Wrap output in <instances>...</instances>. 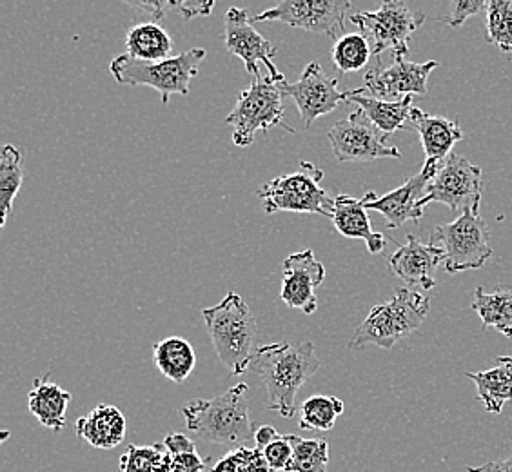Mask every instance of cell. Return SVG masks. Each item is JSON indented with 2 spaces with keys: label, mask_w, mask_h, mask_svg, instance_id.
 <instances>
[{
  "label": "cell",
  "mask_w": 512,
  "mask_h": 472,
  "mask_svg": "<svg viewBox=\"0 0 512 472\" xmlns=\"http://www.w3.org/2000/svg\"><path fill=\"white\" fill-rule=\"evenodd\" d=\"M211 472H238V456L235 451L227 453L222 460H218L213 467Z\"/></svg>",
  "instance_id": "41"
},
{
  "label": "cell",
  "mask_w": 512,
  "mask_h": 472,
  "mask_svg": "<svg viewBox=\"0 0 512 472\" xmlns=\"http://www.w3.org/2000/svg\"><path fill=\"white\" fill-rule=\"evenodd\" d=\"M483 193V173L467 158L453 153L438 168L431 184L427 187L425 202H440L454 213H480Z\"/></svg>",
  "instance_id": "10"
},
{
  "label": "cell",
  "mask_w": 512,
  "mask_h": 472,
  "mask_svg": "<svg viewBox=\"0 0 512 472\" xmlns=\"http://www.w3.org/2000/svg\"><path fill=\"white\" fill-rule=\"evenodd\" d=\"M282 302L298 309L304 315H313L318 309L316 287L325 280V267L315 256L313 249L287 256L282 262Z\"/></svg>",
  "instance_id": "17"
},
{
  "label": "cell",
  "mask_w": 512,
  "mask_h": 472,
  "mask_svg": "<svg viewBox=\"0 0 512 472\" xmlns=\"http://www.w3.org/2000/svg\"><path fill=\"white\" fill-rule=\"evenodd\" d=\"M444 262L442 249L431 244L425 246L414 235L407 236V244L389 256V267L394 275L402 278L407 286L422 287L424 291L436 287L434 273Z\"/></svg>",
  "instance_id": "18"
},
{
  "label": "cell",
  "mask_w": 512,
  "mask_h": 472,
  "mask_svg": "<svg viewBox=\"0 0 512 472\" xmlns=\"http://www.w3.org/2000/svg\"><path fill=\"white\" fill-rule=\"evenodd\" d=\"M469 472H512V454L500 462H489L478 467H469Z\"/></svg>",
  "instance_id": "39"
},
{
  "label": "cell",
  "mask_w": 512,
  "mask_h": 472,
  "mask_svg": "<svg viewBox=\"0 0 512 472\" xmlns=\"http://www.w3.org/2000/svg\"><path fill=\"white\" fill-rule=\"evenodd\" d=\"M177 8L182 11L184 19H193V17L209 15L215 8V2H186V4H177Z\"/></svg>",
  "instance_id": "38"
},
{
  "label": "cell",
  "mask_w": 512,
  "mask_h": 472,
  "mask_svg": "<svg viewBox=\"0 0 512 472\" xmlns=\"http://www.w3.org/2000/svg\"><path fill=\"white\" fill-rule=\"evenodd\" d=\"M46 378L48 376L35 378L28 394V409L42 427L60 433L66 427V411L71 402V393Z\"/></svg>",
  "instance_id": "23"
},
{
  "label": "cell",
  "mask_w": 512,
  "mask_h": 472,
  "mask_svg": "<svg viewBox=\"0 0 512 472\" xmlns=\"http://www.w3.org/2000/svg\"><path fill=\"white\" fill-rule=\"evenodd\" d=\"M327 138L338 162H373L380 158H400L402 153L387 142V135L375 128L358 109L336 122Z\"/></svg>",
  "instance_id": "12"
},
{
  "label": "cell",
  "mask_w": 512,
  "mask_h": 472,
  "mask_svg": "<svg viewBox=\"0 0 512 472\" xmlns=\"http://www.w3.org/2000/svg\"><path fill=\"white\" fill-rule=\"evenodd\" d=\"M120 472H171V456L164 443L129 445L120 456Z\"/></svg>",
  "instance_id": "31"
},
{
  "label": "cell",
  "mask_w": 512,
  "mask_h": 472,
  "mask_svg": "<svg viewBox=\"0 0 512 472\" xmlns=\"http://www.w3.org/2000/svg\"><path fill=\"white\" fill-rule=\"evenodd\" d=\"M373 57L371 42L362 33H349L340 39H336L331 59L335 68L340 73H355L367 66L369 59Z\"/></svg>",
  "instance_id": "30"
},
{
  "label": "cell",
  "mask_w": 512,
  "mask_h": 472,
  "mask_svg": "<svg viewBox=\"0 0 512 472\" xmlns=\"http://www.w3.org/2000/svg\"><path fill=\"white\" fill-rule=\"evenodd\" d=\"M280 434L276 433L275 427L271 425H262V427H256L255 431V442L258 449L266 447L267 443L273 442L275 438H278Z\"/></svg>",
  "instance_id": "40"
},
{
  "label": "cell",
  "mask_w": 512,
  "mask_h": 472,
  "mask_svg": "<svg viewBox=\"0 0 512 472\" xmlns=\"http://www.w3.org/2000/svg\"><path fill=\"white\" fill-rule=\"evenodd\" d=\"M128 431L126 416L115 405L100 404L77 420V436L95 449L109 451L124 442Z\"/></svg>",
  "instance_id": "20"
},
{
  "label": "cell",
  "mask_w": 512,
  "mask_h": 472,
  "mask_svg": "<svg viewBox=\"0 0 512 472\" xmlns=\"http://www.w3.org/2000/svg\"><path fill=\"white\" fill-rule=\"evenodd\" d=\"M429 244L444 251L447 273L480 269L493 256L489 227L480 213L473 211L463 213L451 224L434 227Z\"/></svg>",
  "instance_id": "8"
},
{
  "label": "cell",
  "mask_w": 512,
  "mask_h": 472,
  "mask_svg": "<svg viewBox=\"0 0 512 472\" xmlns=\"http://www.w3.org/2000/svg\"><path fill=\"white\" fill-rule=\"evenodd\" d=\"M473 309L482 318L483 327H496L503 336L512 338V291L502 289L485 293L483 287L474 289Z\"/></svg>",
  "instance_id": "27"
},
{
  "label": "cell",
  "mask_w": 512,
  "mask_h": 472,
  "mask_svg": "<svg viewBox=\"0 0 512 472\" xmlns=\"http://www.w3.org/2000/svg\"><path fill=\"white\" fill-rule=\"evenodd\" d=\"M247 384H237L213 400H193L180 407L189 431L204 442L238 445L255 440L256 427L249 416Z\"/></svg>",
  "instance_id": "2"
},
{
  "label": "cell",
  "mask_w": 512,
  "mask_h": 472,
  "mask_svg": "<svg viewBox=\"0 0 512 472\" xmlns=\"http://www.w3.org/2000/svg\"><path fill=\"white\" fill-rule=\"evenodd\" d=\"M438 168L440 166L436 164H424L418 175L409 178L405 184L396 187L384 197L378 198L373 191H369L362 198L365 209L384 215L385 226L389 229H398L407 222H420V218L424 217L425 207L429 206L425 202L427 187L438 173Z\"/></svg>",
  "instance_id": "14"
},
{
  "label": "cell",
  "mask_w": 512,
  "mask_h": 472,
  "mask_svg": "<svg viewBox=\"0 0 512 472\" xmlns=\"http://www.w3.org/2000/svg\"><path fill=\"white\" fill-rule=\"evenodd\" d=\"M476 384L478 400L487 413H502L503 405L512 402V356L496 358V365L482 373H467Z\"/></svg>",
  "instance_id": "24"
},
{
  "label": "cell",
  "mask_w": 512,
  "mask_h": 472,
  "mask_svg": "<svg viewBox=\"0 0 512 472\" xmlns=\"http://www.w3.org/2000/svg\"><path fill=\"white\" fill-rule=\"evenodd\" d=\"M344 409V402L336 396H311L300 405V427L306 431H331Z\"/></svg>",
  "instance_id": "29"
},
{
  "label": "cell",
  "mask_w": 512,
  "mask_h": 472,
  "mask_svg": "<svg viewBox=\"0 0 512 472\" xmlns=\"http://www.w3.org/2000/svg\"><path fill=\"white\" fill-rule=\"evenodd\" d=\"M351 22L371 42L373 57L380 59L384 51H391L394 59H405L411 35L424 24L425 15L400 0H387L376 11L351 15Z\"/></svg>",
  "instance_id": "9"
},
{
  "label": "cell",
  "mask_w": 512,
  "mask_h": 472,
  "mask_svg": "<svg viewBox=\"0 0 512 472\" xmlns=\"http://www.w3.org/2000/svg\"><path fill=\"white\" fill-rule=\"evenodd\" d=\"M238 472H273L258 447H237Z\"/></svg>",
  "instance_id": "37"
},
{
  "label": "cell",
  "mask_w": 512,
  "mask_h": 472,
  "mask_svg": "<svg viewBox=\"0 0 512 472\" xmlns=\"http://www.w3.org/2000/svg\"><path fill=\"white\" fill-rule=\"evenodd\" d=\"M434 68H438L436 60L418 64L405 59H394L391 66L384 68L378 59L375 66L367 69L365 73L364 89L371 97L391 102L413 95H425L427 80Z\"/></svg>",
  "instance_id": "16"
},
{
  "label": "cell",
  "mask_w": 512,
  "mask_h": 472,
  "mask_svg": "<svg viewBox=\"0 0 512 472\" xmlns=\"http://www.w3.org/2000/svg\"><path fill=\"white\" fill-rule=\"evenodd\" d=\"M282 91L295 100L306 128H311L315 120L333 113L347 102V93L338 89V80L327 77L318 62L307 64L302 77L295 84L284 80Z\"/></svg>",
  "instance_id": "15"
},
{
  "label": "cell",
  "mask_w": 512,
  "mask_h": 472,
  "mask_svg": "<svg viewBox=\"0 0 512 472\" xmlns=\"http://www.w3.org/2000/svg\"><path fill=\"white\" fill-rule=\"evenodd\" d=\"M407 128L418 131L424 146L425 164L442 166L453 155V148L462 140L460 124L451 118L429 115L422 109L413 108Z\"/></svg>",
  "instance_id": "19"
},
{
  "label": "cell",
  "mask_w": 512,
  "mask_h": 472,
  "mask_svg": "<svg viewBox=\"0 0 512 472\" xmlns=\"http://www.w3.org/2000/svg\"><path fill=\"white\" fill-rule=\"evenodd\" d=\"M313 342L258 347L249 369L266 385L269 409L295 418L296 394L320 369Z\"/></svg>",
  "instance_id": "1"
},
{
  "label": "cell",
  "mask_w": 512,
  "mask_h": 472,
  "mask_svg": "<svg viewBox=\"0 0 512 472\" xmlns=\"http://www.w3.org/2000/svg\"><path fill=\"white\" fill-rule=\"evenodd\" d=\"M260 451L264 453V458H266V462L269 463L273 472H286L289 463L293 460V447L289 443L287 434H284V436L280 434L278 438H275L271 443H267L266 447H262Z\"/></svg>",
  "instance_id": "35"
},
{
  "label": "cell",
  "mask_w": 512,
  "mask_h": 472,
  "mask_svg": "<svg viewBox=\"0 0 512 472\" xmlns=\"http://www.w3.org/2000/svg\"><path fill=\"white\" fill-rule=\"evenodd\" d=\"M347 102L356 104L358 109L369 118V122L380 129L384 135H391L398 129L407 128V122L413 111V97L402 100H382L371 97L364 88L345 91Z\"/></svg>",
  "instance_id": "22"
},
{
  "label": "cell",
  "mask_w": 512,
  "mask_h": 472,
  "mask_svg": "<svg viewBox=\"0 0 512 472\" xmlns=\"http://www.w3.org/2000/svg\"><path fill=\"white\" fill-rule=\"evenodd\" d=\"M487 8H489V2H483V0H454L451 2V11L442 17V22L456 30L465 20L471 19L474 15H480L483 11H487Z\"/></svg>",
  "instance_id": "36"
},
{
  "label": "cell",
  "mask_w": 512,
  "mask_h": 472,
  "mask_svg": "<svg viewBox=\"0 0 512 472\" xmlns=\"http://www.w3.org/2000/svg\"><path fill=\"white\" fill-rule=\"evenodd\" d=\"M431 300L409 287L396 289L393 298L385 304H378L369 311L355 335L349 342L353 351L367 345H378L382 349H393L405 336L414 333L425 316L429 315Z\"/></svg>",
  "instance_id": "4"
},
{
  "label": "cell",
  "mask_w": 512,
  "mask_h": 472,
  "mask_svg": "<svg viewBox=\"0 0 512 472\" xmlns=\"http://www.w3.org/2000/svg\"><path fill=\"white\" fill-rule=\"evenodd\" d=\"M126 48L133 59L157 62L171 57L173 40L158 22H140L129 28Z\"/></svg>",
  "instance_id": "26"
},
{
  "label": "cell",
  "mask_w": 512,
  "mask_h": 472,
  "mask_svg": "<svg viewBox=\"0 0 512 472\" xmlns=\"http://www.w3.org/2000/svg\"><path fill=\"white\" fill-rule=\"evenodd\" d=\"M331 220L335 224L336 231L345 238L365 240L371 255H378L384 251V235L373 231L362 198L358 200L349 195H338L335 198V209H333Z\"/></svg>",
  "instance_id": "21"
},
{
  "label": "cell",
  "mask_w": 512,
  "mask_h": 472,
  "mask_svg": "<svg viewBox=\"0 0 512 472\" xmlns=\"http://www.w3.org/2000/svg\"><path fill=\"white\" fill-rule=\"evenodd\" d=\"M224 39L227 51L242 60L247 73L255 79L260 77V66H266L269 79L275 82L286 80L275 66V46L253 28L249 11L244 8L227 10L224 17Z\"/></svg>",
  "instance_id": "13"
},
{
  "label": "cell",
  "mask_w": 512,
  "mask_h": 472,
  "mask_svg": "<svg viewBox=\"0 0 512 472\" xmlns=\"http://www.w3.org/2000/svg\"><path fill=\"white\" fill-rule=\"evenodd\" d=\"M206 55V50L195 48L177 57L148 62L133 59L124 53L111 60L109 73L122 86H148L155 89L162 95V104L168 106L171 95H188L191 80L197 77Z\"/></svg>",
  "instance_id": "5"
},
{
  "label": "cell",
  "mask_w": 512,
  "mask_h": 472,
  "mask_svg": "<svg viewBox=\"0 0 512 472\" xmlns=\"http://www.w3.org/2000/svg\"><path fill=\"white\" fill-rule=\"evenodd\" d=\"M284 91L282 82L269 77H258L238 97L237 106L227 115L226 124L233 128V144L247 148L255 142L256 133L275 126L295 133V129L284 122Z\"/></svg>",
  "instance_id": "7"
},
{
  "label": "cell",
  "mask_w": 512,
  "mask_h": 472,
  "mask_svg": "<svg viewBox=\"0 0 512 472\" xmlns=\"http://www.w3.org/2000/svg\"><path fill=\"white\" fill-rule=\"evenodd\" d=\"M324 171L311 162H300V171L291 175H278L266 186L260 187L256 195L267 215L291 211V213H313L333 218L335 198L329 197L320 182Z\"/></svg>",
  "instance_id": "6"
},
{
  "label": "cell",
  "mask_w": 512,
  "mask_h": 472,
  "mask_svg": "<svg viewBox=\"0 0 512 472\" xmlns=\"http://www.w3.org/2000/svg\"><path fill=\"white\" fill-rule=\"evenodd\" d=\"M293 447V460L286 472H327L329 443L327 440H307L296 434H287Z\"/></svg>",
  "instance_id": "32"
},
{
  "label": "cell",
  "mask_w": 512,
  "mask_h": 472,
  "mask_svg": "<svg viewBox=\"0 0 512 472\" xmlns=\"http://www.w3.org/2000/svg\"><path fill=\"white\" fill-rule=\"evenodd\" d=\"M24 178V157L20 149L6 144L0 151V226H6Z\"/></svg>",
  "instance_id": "28"
},
{
  "label": "cell",
  "mask_w": 512,
  "mask_h": 472,
  "mask_svg": "<svg viewBox=\"0 0 512 472\" xmlns=\"http://www.w3.org/2000/svg\"><path fill=\"white\" fill-rule=\"evenodd\" d=\"M353 10L349 0H284L260 15L251 17V22L276 20L291 28L324 33L336 39L345 30V17Z\"/></svg>",
  "instance_id": "11"
},
{
  "label": "cell",
  "mask_w": 512,
  "mask_h": 472,
  "mask_svg": "<svg viewBox=\"0 0 512 472\" xmlns=\"http://www.w3.org/2000/svg\"><path fill=\"white\" fill-rule=\"evenodd\" d=\"M487 42L503 53L512 51V2L491 0L487 8Z\"/></svg>",
  "instance_id": "34"
},
{
  "label": "cell",
  "mask_w": 512,
  "mask_h": 472,
  "mask_svg": "<svg viewBox=\"0 0 512 472\" xmlns=\"http://www.w3.org/2000/svg\"><path fill=\"white\" fill-rule=\"evenodd\" d=\"M202 318L220 362L229 373H246L256 351V320L246 300L237 293H227L220 304L204 309Z\"/></svg>",
  "instance_id": "3"
},
{
  "label": "cell",
  "mask_w": 512,
  "mask_h": 472,
  "mask_svg": "<svg viewBox=\"0 0 512 472\" xmlns=\"http://www.w3.org/2000/svg\"><path fill=\"white\" fill-rule=\"evenodd\" d=\"M153 360L158 371L175 384H184L197 365L193 345L180 336H169L153 345Z\"/></svg>",
  "instance_id": "25"
},
{
  "label": "cell",
  "mask_w": 512,
  "mask_h": 472,
  "mask_svg": "<svg viewBox=\"0 0 512 472\" xmlns=\"http://www.w3.org/2000/svg\"><path fill=\"white\" fill-rule=\"evenodd\" d=\"M171 456V472H207V458H202L195 442L182 433H171L164 438Z\"/></svg>",
  "instance_id": "33"
}]
</instances>
